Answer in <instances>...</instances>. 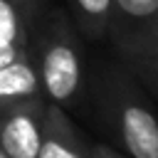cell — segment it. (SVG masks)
Returning a JSON list of instances; mask_svg holds the SVG:
<instances>
[{
  "instance_id": "obj_11",
  "label": "cell",
  "mask_w": 158,
  "mask_h": 158,
  "mask_svg": "<svg viewBox=\"0 0 158 158\" xmlns=\"http://www.w3.org/2000/svg\"><path fill=\"white\" fill-rule=\"evenodd\" d=\"M12 2L20 5L30 17H35V20L40 17V5H42V0H12Z\"/></svg>"
},
{
  "instance_id": "obj_1",
  "label": "cell",
  "mask_w": 158,
  "mask_h": 158,
  "mask_svg": "<svg viewBox=\"0 0 158 158\" xmlns=\"http://www.w3.org/2000/svg\"><path fill=\"white\" fill-rule=\"evenodd\" d=\"M96 121L128 158H158V114L141 81L118 62L86 79Z\"/></svg>"
},
{
  "instance_id": "obj_4",
  "label": "cell",
  "mask_w": 158,
  "mask_h": 158,
  "mask_svg": "<svg viewBox=\"0 0 158 158\" xmlns=\"http://www.w3.org/2000/svg\"><path fill=\"white\" fill-rule=\"evenodd\" d=\"M86 153L89 141L67 116V109L47 101L37 158H86Z\"/></svg>"
},
{
  "instance_id": "obj_3",
  "label": "cell",
  "mask_w": 158,
  "mask_h": 158,
  "mask_svg": "<svg viewBox=\"0 0 158 158\" xmlns=\"http://www.w3.org/2000/svg\"><path fill=\"white\" fill-rule=\"evenodd\" d=\"M47 99L30 96L0 109V151L7 158H37Z\"/></svg>"
},
{
  "instance_id": "obj_8",
  "label": "cell",
  "mask_w": 158,
  "mask_h": 158,
  "mask_svg": "<svg viewBox=\"0 0 158 158\" xmlns=\"http://www.w3.org/2000/svg\"><path fill=\"white\" fill-rule=\"evenodd\" d=\"M72 20L81 37L104 40L111 22V0H69Z\"/></svg>"
},
{
  "instance_id": "obj_5",
  "label": "cell",
  "mask_w": 158,
  "mask_h": 158,
  "mask_svg": "<svg viewBox=\"0 0 158 158\" xmlns=\"http://www.w3.org/2000/svg\"><path fill=\"white\" fill-rule=\"evenodd\" d=\"M114 47H116L118 62L158 101V20L136 40L114 44Z\"/></svg>"
},
{
  "instance_id": "obj_7",
  "label": "cell",
  "mask_w": 158,
  "mask_h": 158,
  "mask_svg": "<svg viewBox=\"0 0 158 158\" xmlns=\"http://www.w3.org/2000/svg\"><path fill=\"white\" fill-rule=\"evenodd\" d=\"M40 94H42V86H40L37 67L32 62L30 49L0 67V109Z\"/></svg>"
},
{
  "instance_id": "obj_10",
  "label": "cell",
  "mask_w": 158,
  "mask_h": 158,
  "mask_svg": "<svg viewBox=\"0 0 158 158\" xmlns=\"http://www.w3.org/2000/svg\"><path fill=\"white\" fill-rule=\"evenodd\" d=\"M86 158H128V156H123L121 151H116L114 146H106V143H89Z\"/></svg>"
},
{
  "instance_id": "obj_9",
  "label": "cell",
  "mask_w": 158,
  "mask_h": 158,
  "mask_svg": "<svg viewBox=\"0 0 158 158\" xmlns=\"http://www.w3.org/2000/svg\"><path fill=\"white\" fill-rule=\"evenodd\" d=\"M35 17H30L12 0H0V47L27 49Z\"/></svg>"
},
{
  "instance_id": "obj_2",
  "label": "cell",
  "mask_w": 158,
  "mask_h": 158,
  "mask_svg": "<svg viewBox=\"0 0 158 158\" xmlns=\"http://www.w3.org/2000/svg\"><path fill=\"white\" fill-rule=\"evenodd\" d=\"M30 54L37 67L42 96L62 109H74L86 96V57L74 20L54 7L40 15L30 35Z\"/></svg>"
},
{
  "instance_id": "obj_13",
  "label": "cell",
  "mask_w": 158,
  "mask_h": 158,
  "mask_svg": "<svg viewBox=\"0 0 158 158\" xmlns=\"http://www.w3.org/2000/svg\"><path fill=\"white\" fill-rule=\"evenodd\" d=\"M0 158H7V156H5V153H2V151H0Z\"/></svg>"
},
{
  "instance_id": "obj_6",
  "label": "cell",
  "mask_w": 158,
  "mask_h": 158,
  "mask_svg": "<svg viewBox=\"0 0 158 158\" xmlns=\"http://www.w3.org/2000/svg\"><path fill=\"white\" fill-rule=\"evenodd\" d=\"M158 20V0H111V22L106 37L123 44L143 35Z\"/></svg>"
},
{
  "instance_id": "obj_12",
  "label": "cell",
  "mask_w": 158,
  "mask_h": 158,
  "mask_svg": "<svg viewBox=\"0 0 158 158\" xmlns=\"http://www.w3.org/2000/svg\"><path fill=\"white\" fill-rule=\"evenodd\" d=\"M30 49V47H27ZM27 49H10V47H0V67L5 64V62H10V59H15V57H20L22 52H27Z\"/></svg>"
}]
</instances>
